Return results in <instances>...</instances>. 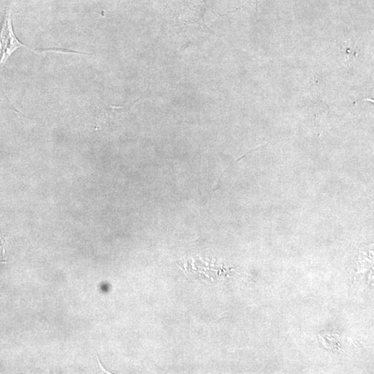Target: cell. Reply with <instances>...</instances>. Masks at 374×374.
Returning <instances> with one entry per match:
<instances>
[{"instance_id": "1", "label": "cell", "mask_w": 374, "mask_h": 374, "mask_svg": "<svg viewBox=\"0 0 374 374\" xmlns=\"http://www.w3.org/2000/svg\"><path fill=\"white\" fill-rule=\"evenodd\" d=\"M20 48L26 49L35 54H41L43 53L29 48V47L26 46L18 41L13 31L11 11L10 9H8L6 12L0 29V74L3 73L4 67L7 60L12 56L13 53Z\"/></svg>"}, {"instance_id": "2", "label": "cell", "mask_w": 374, "mask_h": 374, "mask_svg": "<svg viewBox=\"0 0 374 374\" xmlns=\"http://www.w3.org/2000/svg\"><path fill=\"white\" fill-rule=\"evenodd\" d=\"M8 259V254L5 249V239L0 237V261L7 262Z\"/></svg>"}]
</instances>
